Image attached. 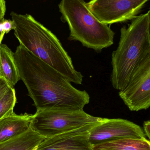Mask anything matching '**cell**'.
Returning <instances> with one entry per match:
<instances>
[{"label":"cell","mask_w":150,"mask_h":150,"mask_svg":"<svg viewBox=\"0 0 150 150\" xmlns=\"http://www.w3.org/2000/svg\"><path fill=\"white\" fill-rule=\"evenodd\" d=\"M20 79L36 108L83 110L90 97L58 71L19 45L14 53Z\"/></svg>","instance_id":"6da1fadb"},{"label":"cell","mask_w":150,"mask_h":150,"mask_svg":"<svg viewBox=\"0 0 150 150\" xmlns=\"http://www.w3.org/2000/svg\"><path fill=\"white\" fill-rule=\"evenodd\" d=\"M14 35L30 52L58 71L70 83L82 84L83 76L75 69L72 59L57 37L31 15L11 12Z\"/></svg>","instance_id":"7a4b0ae2"},{"label":"cell","mask_w":150,"mask_h":150,"mask_svg":"<svg viewBox=\"0 0 150 150\" xmlns=\"http://www.w3.org/2000/svg\"><path fill=\"white\" fill-rule=\"evenodd\" d=\"M150 13L136 16L120 30L117 49L112 53L111 80L114 89H123L134 71L150 57Z\"/></svg>","instance_id":"3957f363"},{"label":"cell","mask_w":150,"mask_h":150,"mask_svg":"<svg viewBox=\"0 0 150 150\" xmlns=\"http://www.w3.org/2000/svg\"><path fill=\"white\" fill-rule=\"evenodd\" d=\"M59 8L62 21L68 25L70 40L97 52L113 44L114 32L94 16L84 0H61Z\"/></svg>","instance_id":"277c9868"},{"label":"cell","mask_w":150,"mask_h":150,"mask_svg":"<svg viewBox=\"0 0 150 150\" xmlns=\"http://www.w3.org/2000/svg\"><path fill=\"white\" fill-rule=\"evenodd\" d=\"M102 118L92 116L84 110L37 108L31 127L37 134L46 138L99 122Z\"/></svg>","instance_id":"5b68a950"},{"label":"cell","mask_w":150,"mask_h":150,"mask_svg":"<svg viewBox=\"0 0 150 150\" xmlns=\"http://www.w3.org/2000/svg\"><path fill=\"white\" fill-rule=\"evenodd\" d=\"M149 0H92L88 8L101 23L111 25L133 20Z\"/></svg>","instance_id":"8992f818"},{"label":"cell","mask_w":150,"mask_h":150,"mask_svg":"<svg viewBox=\"0 0 150 150\" xmlns=\"http://www.w3.org/2000/svg\"><path fill=\"white\" fill-rule=\"evenodd\" d=\"M119 96L131 111L147 110L150 106V57L134 71Z\"/></svg>","instance_id":"52a82bcc"},{"label":"cell","mask_w":150,"mask_h":150,"mask_svg":"<svg viewBox=\"0 0 150 150\" xmlns=\"http://www.w3.org/2000/svg\"><path fill=\"white\" fill-rule=\"evenodd\" d=\"M122 139H147L140 126L121 119L103 118L89 133V141L92 146Z\"/></svg>","instance_id":"ba28073f"},{"label":"cell","mask_w":150,"mask_h":150,"mask_svg":"<svg viewBox=\"0 0 150 150\" xmlns=\"http://www.w3.org/2000/svg\"><path fill=\"white\" fill-rule=\"evenodd\" d=\"M101 121L46 137L35 150H92V146L89 141V133Z\"/></svg>","instance_id":"9c48e42d"},{"label":"cell","mask_w":150,"mask_h":150,"mask_svg":"<svg viewBox=\"0 0 150 150\" xmlns=\"http://www.w3.org/2000/svg\"><path fill=\"white\" fill-rule=\"evenodd\" d=\"M33 115H17L14 112L0 120V142L16 137L31 127Z\"/></svg>","instance_id":"30bf717a"},{"label":"cell","mask_w":150,"mask_h":150,"mask_svg":"<svg viewBox=\"0 0 150 150\" xmlns=\"http://www.w3.org/2000/svg\"><path fill=\"white\" fill-rule=\"evenodd\" d=\"M45 138L31 127L23 134L0 142V150H35Z\"/></svg>","instance_id":"8fae6325"},{"label":"cell","mask_w":150,"mask_h":150,"mask_svg":"<svg viewBox=\"0 0 150 150\" xmlns=\"http://www.w3.org/2000/svg\"><path fill=\"white\" fill-rule=\"evenodd\" d=\"M0 64L3 77L11 87L14 88L20 79L14 53L6 45L1 43L0 44Z\"/></svg>","instance_id":"7c38bea8"},{"label":"cell","mask_w":150,"mask_h":150,"mask_svg":"<svg viewBox=\"0 0 150 150\" xmlns=\"http://www.w3.org/2000/svg\"><path fill=\"white\" fill-rule=\"evenodd\" d=\"M92 150H150V143L148 139H119L93 145Z\"/></svg>","instance_id":"4fadbf2b"},{"label":"cell","mask_w":150,"mask_h":150,"mask_svg":"<svg viewBox=\"0 0 150 150\" xmlns=\"http://www.w3.org/2000/svg\"><path fill=\"white\" fill-rule=\"evenodd\" d=\"M16 102L15 88L9 87L0 96V120L14 112Z\"/></svg>","instance_id":"5bb4252c"},{"label":"cell","mask_w":150,"mask_h":150,"mask_svg":"<svg viewBox=\"0 0 150 150\" xmlns=\"http://www.w3.org/2000/svg\"><path fill=\"white\" fill-rule=\"evenodd\" d=\"M2 28L5 33H9L11 30H13L14 24L12 20L4 19L2 23Z\"/></svg>","instance_id":"9a60e30c"},{"label":"cell","mask_w":150,"mask_h":150,"mask_svg":"<svg viewBox=\"0 0 150 150\" xmlns=\"http://www.w3.org/2000/svg\"><path fill=\"white\" fill-rule=\"evenodd\" d=\"M10 87L11 86L3 77L0 78V96Z\"/></svg>","instance_id":"2e32d148"},{"label":"cell","mask_w":150,"mask_h":150,"mask_svg":"<svg viewBox=\"0 0 150 150\" xmlns=\"http://www.w3.org/2000/svg\"><path fill=\"white\" fill-rule=\"evenodd\" d=\"M150 122L149 120L146 121L144 123V132L146 137L150 139Z\"/></svg>","instance_id":"e0dca14e"},{"label":"cell","mask_w":150,"mask_h":150,"mask_svg":"<svg viewBox=\"0 0 150 150\" xmlns=\"http://www.w3.org/2000/svg\"><path fill=\"white\" fill-rule=\"evenodd\" d=\"M6 11L5 0H0V18H4Z\"/></svg>","instance_id":"ac0fdd59"},{"label":"cell","mask_w":150,"mask_h":150,"mask_svg":"<svg viewBox=\"0 0 150 150\" xmlns=\"http://www.w3.org/2000/svg\"><path fill=\"white\" fill-rule=\"evenodd\" d=\"M4 19V18H0V44L1 43L2 40L4 37L5 34V33L4 32L2 28V23Z\"/></svg>","instance_id":"d6986e66"},{"label":"cell","mask_w":150,"mask_h":150,"mask_svg":"<svg viewBox=\"0 0 150 150\" xmlns=\"http://www.w3.org/2000/svg\"><path fill=\"white\" fill-rule=\"evenodd\" d=\"M1 77H3V74L1 69V64H0V78Z\"/></svg>","instance_id":"ffe728a7"}]
</instances>
